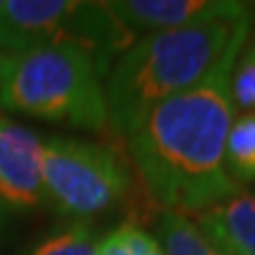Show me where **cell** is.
<instances>
[{"label": "cell", "instance_id": "5b68a950", "mask_svg": "<svg viewBox=\"0 0 255 255\" xmlns=\"http://www.w3.org/2000/svg\"><path fill=\"white\" fill-rule=\"evenodd\" d=\"M43 191L45 206L88 225L132 201V175L111 144L57 135L43 144Z\"/></svg>", "mask_w": 255, "mask_h": 255}, {"label": "cell", "instance_id": "7a4b0ae2", "mask_svg": "<svg viewBox=\"0 0 255 255\" xmlns=\"http://www.w3.org/2000/svg\"><path fill=\"white\" fill-rule=\"evenodd\" d=\"M239 21H210L135 40L107 73L111 130L128 137L151 109L196 85L227 50Z\"/></svg>", "mask_w": 255, "mask_h": 255}, {"label": "cell", "instance_id": "52a82bcc", "mask_svg": "<svg viewBox=\"0 0 255 255\" xmlns=\"http://www.w3.org/2000/svg\"><path fill=\"white\" fill-rule=\"evenodd\" d=\"M43 139L36 130L0 114V203L14 210L45 206Z\"/></svg>", "mask_w": 255, "mask_h": 255}, {"label": "cell", "instance_id": "7c38bea8", "mask_svg": "<svg viewBox=\"0 0 255 255\" xmlns=\"http://www.w3.org/2000/svg\"><path fill=\"white\" fill-rule=\"evenodd\" d=\"M232 104L241 114H255V31L241 45L232 69Z\"/></svg>", "mask_w": 255, "mask_h": 255}, {"label": "cell", "instance_id": "4fadbf2b", "mask_svg": "<svg viewBox=\"0 0 255 255\" xmlns=\"http://www.w3.org/2000/svg\"><path fill=\"white\" fill-rule=\"evenodd\" d=\"M31 255H97V244L92 239V229L83 222H73L33 248Z\"/></svg>", "mask_w": 255, "mask_h": 255}, {"label": "cell", "instance_id": "9c48e42d", "mask_svg": "<svg viewBox=\"0 0 255 255\" xmlns=\"http://www.w3.org/2000/svg\"><path fill=\"white\" fill-rule=\"evenodd\" d=\"M156 241L163 255H225L199 225L180 213L156 210Z\"/></svg>", "mask_w": 255, "mask_h": 255}, {"label": "cell", "instance_id": "8992f818", "mask_svg": "<svg viewBox=\"0 0 255 255\" xmlns=\"http://www.w3.org/2000/svg\"><path fill=\"white\" fill-rule=\"evenodd\" d=\"M104 5L135 36L210 21H239L253 14L248 2L237 0H111Z\"/></svg>", "mask_w": 255, "mask_h": 255}, {"label": "cell", "instance_id": "9a60e30c", "mask_svg": "<svg viewBox=\"0 0 255 255\" xmlns=\"http://www.w3.org/2000/svg\"><path fill=\"white\" fill-rule=\"evenodd\" d=\"M0 222H2V203H0Z\"/></svg>", "mask_w": 255, "mask_h": 255}, {"label": "cell", "instance_id": "8fae6325", "mask_svg": "<svg viewBox=\"0 0 255 255\" xmlns=\"http://www.w3.org/2000/svg\"><path fill=\"white\" fill-rule=\"evenodd\" d=\"M97 255H163V251L146 229L128 220L97 244Z\"/></svg>", "mask_w": 255, "mask_h": 255}, {"label": "cell", "instance_id": "277c9868", "mask_svg": "<svg viewBox=\"0 0 255 255\" xmlns=\"http://www.w3.org/2000/svg\"><path fill=\"white\" fill-rule=\"evenodd\" d=\"M135 33H130L104 2L5 0L0 52L69 43L83 47L95 59L97 71L107 76L114 62L135 45Z\"/></svg>", "mask_w": 255, "mask_h": 255}, {"label": "cell", "instance_id": "3957f363", "mask_svg": "<svg viewBox=\"0 0 255 255\" xmlns=\"http://www.w3.org/2000/svg\"><path fill=\"white\" fill-rule=\"evenodd\" d=\"M0 107L88 132L109 128L102 73L69 43L0 52Z\"/></svg>", "mask_w": 255, "mask_h": 255}, {"label": "cell", "instance_id": "6da1fadb", "mask_svg": "<svg viewBox=\"0 0 255 255\" xmlns=\"http://www.w3.org/2000/svg\"><path fill=\"white\" fill-rule=\"evenodd\" d=\"M253 14L234 28L227 50L196 85L158 104L126 137L128 154L156 210L199 215L239 194L225 168L232 121V69Z\"/></svg>", "mask_w": 255, "mask_h": 255}, {"label": "cell", "instance_id": "ba28073f", "mask_svg": "<svg viewBox=\"0 0 255 255\" xmlns=\"http://www.w3.org/2000/svg\"><path fill=\"white\" fill-rule=\"evenodd\" d=\"M194 222L225 255H255V191L241 189Z\"/></svg>", "mask_w": 255, "mask_h": 255}, {"label": "cell", "instance_id": "30bf717a", "mask_svg": "<svg viewBox=\"0 0 255 255\" xmlns=\"http://www.w3.org/2000/svg\"><path fill=\"white\" fill-rule=\"evenodd\" d=\"M225 168L239 189L255 184V114L234 116L225 146Z\"/></svg>", "mask_w": 255, "mask_h": 255}, {"label": "cell", "instance_id": "5bb4252c", "mask_svg": "<svg viewBox=\"0 0 255 255\" xmlns=\"http://www.w3.org/2000/svg\"><path fill=\"white\" fill-rule=\"evenodd\" d=\"M2 14H5V0H0V24H2Z\"/></svg>", "mask_w": 255, "mask_h": 255}]
</instances>
